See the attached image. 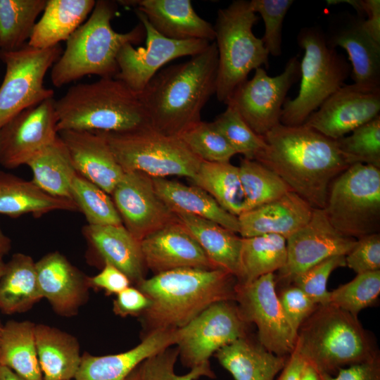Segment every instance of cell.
Returning a JSON list of instances; mask_svg holds the SVG:
<instances>
[{
	"mask_svg": "<svg viewBox=\"0 0 380 380\" xmlns=\"http://www.w3.org/2000/svg\"><path fill=\"white\" fill-rule=\"evenodd\" d=\"M90 286L103 289L108 294H118L129 286V279L112 264L104 262L103 270L96 275L88 277Z\"/></svg>",
	"mask_w": 380,
	"mask_h": 380,
	"instance_id": "obj_53",
	"label": "cell"
},
{
	"mask_svg": "<svg viewBox=\"0 0 380 380\" xmlns=\"http://www.w3.org/2000/svg\"><path fill=\"white\" fill-rule=\"evenodd\" d=\"M351 132L336 140L348 165L360 163L380 168V115Z\"/></svg>",
	"mask_w": 380,
	"mask_h": 380,
	"instance_id": "obj_44",
	"label": "cell"
},
{
	"mask_svg": "<svg viewBox=\"0 0 380 380\" xmlns=\"http://www.w3.org/2000/svg\"><path fill=\"white\" fill-rule=\"evenodd\" d=\"M318 373L320 380H380V355L342 368L334 375Z\"/></svg>",
	"mask_w": 380,
	"mask_h": 380,
	"instance_id": "obj_51",
	"label": "cell"
},
{
	"mask_svg": "<svg viewBox=\"0 0 380 380\" xmlns=\"http://www.w3.org/2000/svg\"><path fill=\"white\" fill-rule=\"evenodd\" d=\"M58 135L77 173L111 195L125 172L106 139L99 133L89 131L63 130Z\"/></svg>",
	"mask_w": 380,
	"mask_h": 380,
	"instance_id": "obj_22",
	"label": "cell"
},
{
	"mask_svg": "<svg viewBox=\"0 0 380 380\" xmlns=\"http://www.w3.org/2000/svg\"><path fill=\"white\" fill-rule=\"evenodd\" d=\"M35 342L43 380H72L82 356L75 337L56 328L35 325Z\"/></svg>",
	"mask_w": 380,
	"mask_h": 380,
	"instance_id": "obj_33",
	"label": "cell"
},
{
	"mask_svg": "<svg viewBox=\"0 0 380 380\" xmlns=\"http://www.w3.org/2000/svg\"><path fill=\"white\" fill-rule=\"evenodd\" d=\"M294 350L317 372L330 375L379 354L357 317L331 304L317 305L301 324Z\"/></svg>",
	"mask_w": 380,
	"mask_h": 380,
	"instance_id": "obj_6",
	"label": "cell"
},
{
	"mask_svg": "<svg viewBox=\"0 0 380 380\" xmlns=\"http://www.w3.org/2000/svg\"><path fill=\"white\" fill-rule=\"evenodd\" d=\"M304 50L300 63V85L297 96L286 99L280 123L287 126L303 125L310 115L341 88L351 72V66L336 49L327 42L319 27H305L297 36Z\"/></svg>",
	"mask_w": 380,
	"mask_h": 380,
	"instance_id": "obj_8",
	"label": "cell"
},
{
	"mask_svg": "<svg viewBox=\"0 0 380 380\" xmlns=\"http://www.w3.org/2000/svg\"><path fill=\"white\" fill-rule=\"evenodd\" d=\"M46 0H0V51H14L27 44Z\"/></svg>",
	"mask_w": 380,
	"mask_h": 380,
	"instance_id": "obj_39",
	"label": "cell"
},
{
	"mask_svg": "<svg viewBox=\"0 0 380 380\" xmlns=\"http://www.w3.org/2000/svg\"><path fill=\"white\" fill-rule=\"evenodd\" d=\"M179 357L176 346L153 355L137 365L125 380H196L202 376L215 378L210 364L201 365L182 375L176 374L175 368Z\"/></svg>",
	"mask_w": 380,
	"mask_h": 380,
	"instance_id": "obj_42",
	"label": "cell"
},
{
	"mask_svg": "<svg viewBox=\"0 0 380 380\" xmlns=\"http://www.w3.org/2000/svg\"><path fill=\"white\" fill-rule=\"evenodd\" d=\"M380 88L343 84L303 124L336 140L379 115Z\"/></svg>",
	"mask_w": 380,
	"mask_h": 380,
	"instance_id": "obj_19",
	"label": "cell"
},
{
	"mask_svg": "<svg viewBox=\"0 0 380 380\" xmlns=\"http://www.w3.org/2000/svg\"><path fill=\"white\" fill-rule=\"evenodd\" d=\"M55 210L79 211L72 200L52 196L32 181L0 170V214L13 218Z\"/></svg>",
	"mask_w": 380,
	"mask_h": 380,
	"instance_id": "obj_31",
	"label": "cell"
},
{
	"mask_svg": "<svg viewBox=\"0 0 380 380\" xmlns=\"http://www.w3.org/2000/svg\"><path fill=\"white\" fill-rule=\"evenodd\" d=\"M111 195L122 224L139 242L178 221L176 214L158 195L152 177L144 173L125 172Z\"/></svg>",
	"mask_w": 380,
	"mask_h": 380,
	"instance_id": "obj_18",
	"label": "cell"
},
{
	"mask_svg": "<svg viewBox=\"0 0 380 380\" xmlns=\"http://www.w3.org/2000/svg\"><path fill=\"white\" fill-rule=\"evenodd\" d=\"M120 4L134 6L163 36L175 40H215L213 25L201 18L189 0H132Z\"/></svg>",
	"mask_w": 380,
	"mask_h": 380,
	"instance_id": "obj_25",
	"label": "cell"
},
{
	"mask_svg": "<svg viewBox=\"0 0 380 380\" xmlns=\"http://www.w3.org/2000/svg\"><path fill=\"white\" fill-rule=\"evenodd\" d=\"M213 122L236 154L245 158L255 160L265 146L263 137L255 134L231 105Z\"/></svg>",
	"mask_w": 380,
	"mask_h": 380,
	"instance_id": "obj_46",
	"label": "cell"
},
{
	"mask_svg": "<svg viewBox=\"0 0 380 380\" xmlns=\"http://www.w3.org/2000/svg\"><path fill=\"white\" fill-rule=\"evenodd\" d=\"M5 262L3 260V257H0V277L3 273Z\"/></svg>",
	"mask_w": 380,
	"mask_h": 380,
	"instance_id": "obj_59",
	"label": "cell"
},
{
	"mask_svg": "<svg viewBox=\"0 0 380 380\" xmlns=\"http://www.w3.org/2000/svg\"><path fill=\"white\" fill-rule=\"evenodd\" d=\"M239 172L245 197L244 211L274 201L292 191L279 175L255 160L242 158Z\"/></svg>",
	"mask_w": 380,
	"mask_h": 380,
	"instance_id": "obj_40",
	"label": "cell"
},
{
	"mask_svg": "<svg viewBox=\"0 0 380 380\" xmlns=\"http://www.w3.org/2000/svg\"><path fill=\"white\" fill-rule=\"evenodd\" d=\"M96 132L106 139L125 172L191 179L202 162L179 137L160 132L151 126L123 132Z\"/></svg>",
	"mask_w": 380,
	"mask_h": 380,
	"instance_id": "obj_9",
	"label": "cell"
},
{
	"mask_svg": "<svg viewBox=\"0 0 380 380\" xmlns=\"http://www.w3.org/2000/svg\"><path fill=\"white\" fill-rule=\"evenodd\" d=\"M215 355L235 380H274L289 356H279L248 336L219 349Z\"/></svg>",
	"mask_w": 380,
	"mask_h": 380,
	"instance_id": "obj_29",
	"label": "cell"
},
{
	"mask_svg": "<svg viewBox=\"0 0 380 380\" xmlns=\"http://www.w3.org/2000/svg\"><path fill=\"white\" fill-rule=\"evenodd\" d=\"M179 329L156 331L142 337L133 348L118 354L82 356L75 380H125L133 369L146 358L176 346Z\"/></svg>",
	"mask_w": 380,
	"mask_h": 380,
	"instance_id": "obj_26",
	"label": "cell"
},
{
	"mask_svg": "<svg viewBox=\"0 0 380 380\" xmlns=\"http://www.w3.org/2000/svg\"><path fill=\"white\" fill-rule=\"evenodd\" d=\"M300 75L296 56L290 58L284 71L277 76H269L265 69L258 68L251 80L236 89L225 104L234 107L251 129L263 137L280 124L287 93Z\"/></svg>",
	"mask_w": 380,
	"mask_h": 380,
	"instance_id": "obj_14",
	"label": "cell"
},
{
	"mask_svg": "<svg viewBox=\"0 0 380 380\" xmlns=\"http://www.w3.org/2000/svg\"><path fill=\"white\" fill-rule=\"evenodd\" d=\"M55 99L25 109L0 129V165L14 169L27 163L58 137Z\"/></svg>",
	"mask_w": 380,
	"mask_h": 380,
	"instance_id": "obj_17",
	"label": "cell"
},
{
	"mask_svg": "<svg viewBox=\"0 0 380 380\" xmlns=\"http://www.w3.org/2000/svg\"><path fill=\"white\" fill-rule=\"evenodd\" d=\"M249 1H233L217 11L213 26L217 55L215 95L226 103L251 70L268 67L269 53L253 27L258 20Z\"/></svg>",
	"mask_w": 380,
	"mask_h": 380,
	"instance_id": "obj_7",
	"label": "cell"
},
{
	"mask_svg": "<svg viewBox=\"0 0 380 380\" xmlns=\"http://www.w3.org/2000/svg\"><path fill=\"white\" fill-rule=\"evenodd\" d=\"M314 208L293 191L246 210L237 217L241 238L277 234L286 239L305 226Z\"/></svg>",
	"mask_w": 380,
	"mask_h": 380,
	"instance_id": "obj_23",
	"label": "cell"
},
{
	"mask_svg": "<svg viewBox=\"0 0 380 380\" xmlns=\"http://www.w3.org/2000/svg\"><path fill=\"white\" fill-rule=\"evenodd\" d=\"M237 280L220 269L184 267L144 279L137 288L150 300L141 316L148 334L184 327L210 305L234 301Z\"/></svg>",
	"mask_w": 380,
	"mask_h": 380,
	"instance_id": "obj_3",
	"label": "cell"
},
{
	"mask_svg": "<svg viewBox=\"0 0 380 380\" xmlns=\"http://www.w3.org/2000/svg\"><path fill=\"white\" fill-rule=\"evenodd\" d=\"M178 137L202 161L227 163L236 154L213 122L200 121Z\"/></svg>",
	"mask_w": 380,
	"mask_h": 380,
	"instance_id": "obj_45",
	"label": "cell"
},
{
	"mask_svg": "<svg viewBox=\"0 0 380 380\" xmlns=\"http://www.w3.org/2000/svg\"><path fill=\"white\" fill-rule=\"evenodd\" d=\"M255 160L279 175L314 209H324L333 180L350 165L336 140L305 125L279 124L263 137Z\"/></svg>",
	"mask_w": 380,
	"mask_h": 380,
	"instance_id": "obj_1",
	"label": "cell"
},
{
	"mask_svg": "<svg viewBox=\"0 0 380 380\" xmlns=\"http://www.w3.org/2000/svg\"><path fill=\"white\" fill-rule=\"evenodd\" d=\"M0 380H25L10 368L0 365Z\"/></svg>",
	"mask_w": 380,
	"mask_h": 380,
	"instance_id": "obj_57",
	"label": "cell"
},
{
	"mask_svg": "<svg viewBox=\"0 0 380 380\" xmlns=\"http://www.w3.org/2000/svg\"><path fill=\"white\" fill-rule=\"evenodd\" d=\"M380 294V270L358 274L350 281L329 291V304L355 317L372 306Z\"/></svg>",
	"mask_w": 380,
	"mask_h": 380,
	"instance_id": "obj_43",
	"label": "cell"
},
{
	"mask_svg": "<svg viewBox=\"0 0 380 380\" xmlns=\"http://www.w3.org/2000/svg\"><path fill=\"white\" fill-rule=\"evenodd\" d=\"M229 213L238 217L245 209V197L239 167L227 163L202 161L191 179Z\"/></svg>",
	"mask_w": 380,
	"mask_h": 380,
	"instance_id": "obj_37",
	"label": "cell"
},
{
	"mask_svg": "<svg viewBox=\"0 0 380 380\" xmlns=\"http://www.w3.org/2000/svg\"><path fill=\"white\" fill-rule=\"evenodd\" d=\"M287 258L286 239L277 234L242 238L241 265L242 279L248 284L281 270Z\"/></svg>",
	"mask_w": 380,
	"mask_h": 380,
	"instance_id": "obj_38",
	"label": "cell"
},
{
	"mask_svg": "<svg viewBox=\"0 0 380 380\" xmlns=\"http://www.w3.org/2000/svg\"><path fill=\"white\" fill-rule=\"evenodd\" d=\"M151 304L149 298L137 288L128 286L117 294L113 311L117 315H141Z\"/></svg>",
	"mask_w": 380,
	"mask_h": 380,
	"instance_id": "obj_52",
	"label": "cell"
},
{
	"mask_svg": "<svg viewBox=\"0 0 380 380\" xmlns=\"http://www.w3.org/2000/svg\"><path fill=\"white\" fill-rule=\"evenodd\" d=\"M251 9L259 13L265 24V32L261 38L269 55L281 54L282 27L284 18L292 0H251Z\"/></svg>",
	"mask_w": 380,
	"mask_h": 380,
	"instance_id": "obj_47",
	"label": "cell"
},
{
	"mask_svg": "<svg viewBox=\"0 0 380 380\" xmlns=\"http://www.w3.org/2000/svg\"><path fill=\"white\" fill-rule=\"evenodd\" d=\"M88 241L103 258L130 280L138 284L144 277L145 264L140 242L123 224L95 226L83 228Z\"/></svg>",
	"mask_w": 380,
	"mask_h": 380,
	"instance_id": "obj_28",
	"label": "cell"
},
{
	"mask_svg": "<svg viewBox=\"0 0 380 380\" xmlns=\"http://www.w3.org/2000/svg\"><path fill=\"white\" fill-rule=\"evenodd\" d=\"M356 241L338 232L323 209H314L309 222L286 239V262L275 275L276 286L291 284L296 277L329 258L346 256Z\"/></svg>",
	"mask_w": 380,
	"mask_h": 380,
	"instance_id": "obj_16",
	"label": "cell"
},
{
	"mask_svg": "<svg viewBox=\"0 0 380 380\" xmlns=\"http://www.w3.org/2000/svg\"><path fill=\"white\" fill-rule=\"evenodd\" d=\"M26 165L32 172V182L44 191L54 197L72 200L70 187L77 172L58 135Z\"/></svg>",
	"mask_w": 380,
	"mask_h": 380,
	"instance_id": "obj_36",
	"label": "cell"
},
{
	"mask_svg": "<svg viewBox=\"0 0 380 380\" xmlns=\"http://www.w3.org/2000/svg\"><path fill=\"white\" fill-rule=\"evenodd\" d=\"M95 4L94 0H46L27 44L47 49L67 41L91 13Z\"/></svg>",
	"mask_w": 380,
	"mask_h": 380,
	"instance_id": "obj_32",
	"label": "cell"
},
{
	"mask_svg": "<svg viewBox=\"0 0 380 380\" xmlns=\"http://www.w3.org/2000/svg\"><path fill=\"white\" fill-rule=\"evenodd\" d=\"M302 380H320L319 373L312 366L306 362Z\"/></svg>",
	"mask_w": 380,
	"mask_h": 380,
	"instance_id": "obj_58",
	"label": "cell"
},
{
	"mask_svg": "<svg viewBox=\"0 0 380 380\" xmlns=\"http://www.w3.org/2000/svg\"><path fill=\"white\" fill-rule=\"evenodd\" d=\"M134 11L145 30L146 46L135 49L133 44H126L120 49L117 56L118 72L115 78L139 94L163 65L178 58L197 55L210 42L167 38L152 27L144 13L137 9Z\"/></svg>",
	"mask_w": 380,
	"mask_h": 380,
	"instance_id": "obj_15",
	"label": "cell"
},
{
	"mask_svg": "<svg viewBox=\"0 0 380 380\" xmlns=\"http://www.w3.org/2000/svg\"><path fill=\"white\" fill-rule=\"evenodd\" d=\"M43 298L62 315H72L87 297L88 277L59 252H51L35 262Z\"/></svg>",
	"mask_w": 380,
	"mask_h": 380,
	"instance_id": "obj_24",
	"label": "cell"
},
{
	"mask_svg": "<svg viewBox=\"0 0 380 380\" xmlns=\"http://www.w3.org/2000/svg\"><path fill=\"white\" fill-rule=\"evenodd\" d=\"M116 13L114 1H96L89 18L68 38L65 50L51 67V80L56 87L88 75L115 77L120 49L126 44H137L146 37L141 23L129 32H115L111 21Z\"/></svg>",
	"mask_w": 380,
	"mask_h": 380,
	"instance_id": "obj_5",
	"label": "cell"
},
{
	"mask_svg": "<svg viewBox=\"0 0 380 380\" xmlns=\"http://www.w3.org/2000/svg\"><path fill=\"white\" fill-rule=\"evenodd\" d=\"M275 274L263 275L248 284H236L234 302L243 319L254 324L258 341L279 356H289L296 343L294 330L280 303Z\"/></svg>",
	"mask_w": 380,
	"mask_h": 380,
	"instance_id": "obj_12",
	"label": "cell"
},
{
	"mask_svg": "<svg viewBox=\"0 0 380 380\" xmlns=\"http://www.w3.org/2000/svg\"><path fill=\"white\" fill-rule=\"evenodd\" d=\"M331 224L341 234L360 239L379 233L380 168L356 163L330 184L324 208Z\"/></svg>",
	"mask_w": 380,
	"mask_h": 380,
	"instance_id": "obj_10",
	"label": "cell"
},
{
	"mask_svg": "<svg viewBox=\"0 0 380 380\" xmlns=\"http://www.w3.org/2000/svg\"><path fill=\"white\" fill-rule=\"evenodd\" d=\"M364 20L348 12L335 13L329 20L324 37L331 47L339 46L347 52L355 84L380 88V44L367 32Z\"/></svg>",
	"mask_w": 380,
	"mask_h": 380,
	"instance_id": "obj_20",
	"label": "cell"
},
{
	"mask_svg": "<svg viewBox=\"0 0 380 380\" xmlns=\"http://www.w3.org/2000/svg\"><path fill=\"white\" fill-rule=\"evenodd\" d=\"M0 365L25 380H43L39 363L35 324L30 321H9L0 336Z\"/></svg>",
	"mask_w": 380,
	"mask_h": 380,
	"instance_id": "obj_35",
	"label": "cell"
},
{
	"mask_svg": "<svg viewBox=\"0 0 380 380\" xmlns=\"http://www.w3.org/2000/svg\"><path fill=\"white\" fill-rule=\"evenodd\" d=\"M277 294L284 313L298 332L301 324L316 310L317 305L300 289L293 284L283 286Z\"/></svg>",
	"mask_w": 380,
	"mask_h": 380,
	"instance_id": "obj_50",
	"label": "cell"
},
{
	"mask_svg": "<svg viewBox=\"0 0 380 380\" xmlns=\"http://www.w3.org/2000/svg\"><path fill=\"white\" fill-rule=\"evenodd\" d=\"M248 325L234 301L210 305L179 329L176 346L182 364L190 369L210 364L219 349L248 336Z\"/></svg>",
	"mask_w": 380,
	"mask_h": 380,
	"instance_id": "obj_13",
	"label": "cell"
},
{
	"mask_svg": "<svg viewBox=\"0 0 380 380\" xmlns=\"http://www.w3.org/2000/svg\"><path fill=\"white\" fill-rule=\"evenodd\" d=\"M218 55L215 42L185 62L158 72L139 93L150 125L179 136L201 121V112L215 94Z\"/></svg>",
	"mask_w": 380,
	"mask_h": 380,
	"instance_id": "obj_2",
	"label": "cell"
},
{
	"mask_svg": "<svg viewBox=\"0 0 380 380\" xmlns=\"http://www.w3.org/2000/svg\"><path fill=\"white\" fill-rule=\"evenodd\" d=\"M62 53L60 44L37 49L27 44L14 51H0L6 66L0 86V129L25 109L53 97L44 77Z\"/></svg>",
	"mask_w": 380,
	"mask_h": 380,
	"instance_id": "obj_11",
	"label": "cell"
},
{
	"mask_svg": "<svg viewBox=\"0 0 380 380\" xmlns=\"http://www.w3.org/2000/svg\"><path fill=\"white\" fill-rule=\"evenodd\" d=\"M159 197L175 213H182L214 222L239 233L238 217L224 210L205 191L166 178H153Z\"/></svg>",
	"mask_w": 380,
	"mask_h": 380,
	"instance_id": "obj_30",
	"label": "cell"
},
{
	"mask_svg": "<svg viewBox=\"0 0 380 380\" xmlns=\"http://www.w3.org/2000/svg\"><path fill=\"white\" fill-rule=\"evenodd\" d=\"M11 248L10 238L3 232L0 226V257L7 254Z\"/></svg>",
	"mask_w": 380,
	"mask_h": 380,
	"instance_id": "obj_56",
	"label": "cell"
},
{
	"mask_svg": "<svg viewBox=\"0 0 380 380\" xmlns=\"http://www.w3.org/2000/svg\"><path fill=\"white\" fill-rule=\"evenodd\" d=\"M140 246L145 266L155 274L184 267L217 269L179 220L146 236Z\"/></svg>",
	"mask_w": 380,
	"mask_h": 380,
	"instance_id": "obj_21",
	"label": "cell"
},
{
	"mask_svg": "<svg viewBox=\"0 0 380 380\" xmlns=\"http://www.w3.org/2000/svg\"><path fill=\"white\" fill-rule=\"evenodd\" d=\"M345 259L346 266L357 274L380 270V234L374 233L357 239Z\"/></svg>",
	"mask_w": 380,
	"mask_h": 380,
	"instance_id": "obj_49",
	"label": "cell"
},
{
	"mask_svg": "<svg viewBox=\"0 0 380 380\" xmlns=\"http://www.w3.org/2000/svg\"><path fill=\"white\" fill-rule=\"evenodd\" d=\"M175 214L213 264L235 277L237 283L241 282L242 238L210 220L186 213Z\"/></svg>",
	"mask_w": 380,
	"mask_h": 380,
	"instance_id": "obj_27",
	"label": "cell"
},
{
	"mask_svg": "<svg viewBox=\"0 0 380 380\" xmlns=\"http://www.w3.org/2000/svg\"><path fill=\"white\" fill-rule=\"evenodd\" d=\"M70 197L79 211L85 216L89 225L122 224L109 194L77 173L71 184Z\"/></svg>",
	"mask_w": 380,
	"mask_h": 380,
	"instance_id": "obj_41",
	"label": "cell"
},
{
	"mask_svg": "<svg viewBox=\"0 0 380 380\" xmlns=\"http://www.w3.org/2000/svg\"><path fill=\"white\" fill-rule=\"evenodd\" d=\"M1 328H2V326H1L0 324V336H1Z\"/></svg>",
	"mask_w": 380,
	"mask_h": 380,
	"instance_id": "obj_60",
	"label": "cell"
},
{
	"mask_svg": "<svg viewBox=\"0 0 380 380\" xmlns=\"http://www.w3.org/2000/svg\"><path fill=\"white\" fill-rule=\"evenodd\" d=\"M345 266V255L329 258L296 277L291 284L300 289L317 305L329 304V277L334 270Z\"/></svg>",
	"mask_w": 380,
	"mask_h": 380,
	"instance_id": "obj_48",
	"label": "cell"
},
{
	"mask_svg": "<svg viewBox=\"0 0 380 380\" xmlns=\"http://www.w3.org/2000/svg\"><path fill=\"white\" fill-rule=\"evenodd\" d=\"M361 5L367 16L364 20V26L370 37L380 44V1L361 0Z\"/></svg>",
	"mask_w": 380,
	"mask_h": 380,
	"instance_id": "obj_54",
	"label": "cell"
},
{
	"mask_svg": "<svg viewBox=\"0 0 380 380\" xmlns=\"http://www.w3.org/2000/svg\"><path fill=\"white\" fill-rule=\"evenodd\" d=\"M42 298L33 259L13 255L0 277V310L7 315L25 312Z\"/></svg>",
	"mask_w": 380,
	"mask_h": 380,
	"instance_id": "obj_34",
	"label": "cell"
},
{
	"mask_svg": "<svg viewBox=\"0 0 380 380\" xmlns=\"http://www.w3.org/2000/svg\"><path fill=\"white\" fill-rule=\"evenodd\" d=\"M58 132H123L151 126L139 95L115 77L70 87L55 100Z\"/></svg>",
	"mask_w": 380,
	"mask_h": 380,
	"instance_id": "obj_4",
	"label": "cell"
},
{
	"mask_svg": "<svg viewBox=\"0 0 380 380\" xmlns=\"http://www.w3.org/2000/svg\"><path fill=\"white\" fill-rule=\"evenodd\" d=\"M306 362L293 350L288 357L286 362L281 369L277 380H302Z\"/></svg>",
	"mask_w": 380,
	"mask_h": 380,
	"instance_id": "obj_55",
	"label": "cell"
}]
</instances>
